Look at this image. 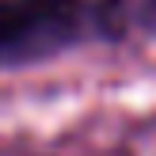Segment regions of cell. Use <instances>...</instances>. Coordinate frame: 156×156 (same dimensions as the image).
Wrapping results in <instances>:
<instances>
[{
  "mask_svg": "<svg viewBox=\"0 0 156 156\" xmlns=\"http://www.w3.org/2000/svg\"><path fill=\"white\" fill-rule=\"evenodd\" d=\"M91 23L88 0H0V65L53 53Z\"/></svg>",
  "mask_w": 156,
  "mask_h": 156,
  "instance_id": "obj_1",
  "label": "cell"
}]
</instances>
